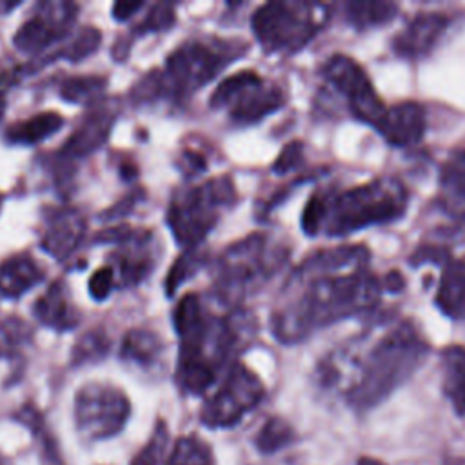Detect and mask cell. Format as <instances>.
Wrapping results in <instances>:
<instances>
[{
    "label": "cell",
    "instance_id": "9a60e30c",
    "mask_svg": "<svg viewBox=\"0 0 465 465\" xmlns=\"http://www.w3.org/2000/svg\"><path fill=\"white\" fill-rule=\"evenodd\" d=\"M427 129L425 109L418 102H400L387 109L380 127L376 129L387 143L396 147L416 145Z\"/></svg>",
    "mask_w": 465,
    "mask_h": 465
},
{
    "label": "cell",
    "instance_id": "b9f144b4",
    "mask_svg": "<svg viewBox=\"0 0 465 465\" xmlns=\"http://www.w3.org/2000/svg\"><path fill=\"white\" fill-rule=\"evenodd\" d=\"M0 203H2V198H0Z\"/></svg>",
    "mask_w": 465,
    "mask_h": 465
},
{
    "label": "cell",
    "instance_id": "ac0fdd59",
    "mask_svg": "<svg viewBox=\"0 0 465 465\" xmlns=\"http://www.w3.org/2000/svg\"><path fill=\"white\" fill-rule=\"evenodd\" d=\"M113 120H114V114L105 107H100L85 114L82 124L74 129V133L64 143V149H62L64 156L65 158L85 156L94 149H98L109 136Z\"/></svg>",
    "mask_w": 465,
    "mask_h": 465
},
{
    "label": "cell",
    "instance_id": "603a6c76",
    "mask_svg": "<svg viewBox=\"0 0 465 465\" xmlns=\"http://www.w3.org/2000/svg\"><path fill=\"white\" fill-rule=\"evenodd\" d=\"M62 125H64V118L58 113H53V111L38 113L27 120H20L9 125L5 133V140L9 143L33 145L45 140L53 133H56Z\"/></svg>",
    "mask_w": 465,
    "mask_h": 465
},
{
    "label": "cell",
    "instance_id": "4dcf8cb0",
    "mask_svg": "<svg viewBox=\"0 0 465 465\" xmlns=\"http://www.w3.org/2000/svg\"><path fill=\"white\" fill-rule=\"evenodd\" d=\"M202 263V256L196 252V249H189L187 252H183L176 262L174 265L171 267V272L167 276V282H165V289L169 294H173L176 291V287L185 280L189 278V274L193 271L198 269V265Z\"/></svg>",
    "mask_w": 465,
    "mask_h": 465
},
{
    "label": "cell",
    "instance_id": "e575fe53",
    "mask_svg": "<svg viewBox=\"0 0 465 465\" xmlns=\"http://www.w3.org/2000/svg\"><path fill=\"white\" fill-rule=\"evenodd\" d=\"M114 283V276H113V269L111 267H100L89 280V291L93 294V298L96 300H104L109 296L111 287Z\"/></svg>",
    "mask_w": 465,
    "mask_h": 465
},
{
    "label": "cell",
    "instance_id": "ffe728a7",
    "mask_svg": "<svg viewBox=\"0 0 465 465\" xmlns=\"http://www.w3.org/2000/svg\"><path fill=\"white\" fill-rule=\"evenodd\" d=\"M35 316L40 323L56 331H69L78 323V312L60 282L53 283L36 302Z\"/></svg>",
    "mask_w": 465,
    "mask_h": 465
},
{
    "label": "cell",
    "instance_id": "52a82bcc",
    "mask_svg": "<svg viewBox=\"0 0 465 465\" xmlns=\"http://www.w3.org/2000/svg\"><path fill=\"white\" fill-rule=\"evenodd\" d=\"M238 53L240 47L231 49V45L223 44L185 42L167 56L162 74L145 78L142 91L156 94L169 93L174 96L189 94L213 80Z\"/></svg>",
    "mask_w": 465,
    "mask_h": 465
},
{
    "label": "cell",
    "instance_id": "8d00e7d4",
    "mask_svg": "<svg viewBox=\"0 0 465 465\" xmlns=\"http://www.w3.org/2000/svg\"><path fill=\"white\" fill-rule=\"evenodd\" d=\"M140 7H143V4H140V2H116V4L113 5V15H114V18L122 20V18L131 16V15H133L134 11H138Z\"/></svg>",
    "mask_w": 465,
    "mask_h": 465
},
{
    "label": "cell",
    "instance_id": "1f68e13d",
    "mask_svg": "<svg viewBox=\"0 0 465 465\" xmlns=\"http://www.w3.org/2000/svg\"><path fill=\"white\" fill-rule=\"evenodd\" d=\"M167 445V430L163 423H158L151 440L145 443V447L134 456L133 465H158L160 458Z\"/></svg>",
    "mask_w": 465,
    "mask_h": 465
},
{
    "label": "cell",
    "instance_id": "e0dca14e",
    "mask_svg": "<svg viewBox=\"0 0 465 465\" xmlns=\"http://www.w3.org/2000/svg\"><path fill=\"white\" fill-rule=\"evenodd\" d=\"M438 203L449 216L465 222V149L456 151L441 165Z\"/></svg>",
    "mask_w": 465,
    "mask_h": 465
},
{
    "label": "cell",
    "instance_id": "44dd1931",
    "mask_svg": "<svg viewBox=\"0 0 465 465\" xmlns=\"http://www.w3.org/2000/svg\"><path fill=\"white\" fill-rule=\"evenodd\" d=\"M441 389L458 416H465V347L449 345L440 354Z\"/></svg>",
    "mask_w": 465,
    "mask_h": 465
},
{
    "label": "cell",
    "instance_id": "836d02e7",
    "mask_svg": "<svg viewBox=\"0 0 465 465\" xmlns=\"http://www.w3.org/2000/svg\"><path fill=\"white\" fill-rule=\"evenodd\" d=\"M174 22V11L173 5L169 4H154L151 13L145 16V20L142 22V29L145 31H156V29H163L169 27Z\"/></svg>",
    "mask_w": 465,
    "mask_h": 465
},
{
    "label": "cell",
    "instance_id": "6da1fadb",
    "mask_svg": "<svg viewBox=\"0 0 465 465\" xmlns=\"http://www.w3.org/2000/svg\"><path fill=\"white\" fill-rule=\"evenodd\" d=\"M365 245H340L305 258L291 274L271 316L282 343H296L340 320L371 311L381 296Z\"/></svg>",
    "mask_w": 465,
    "mask_h": 465
},
{
    "label": "cell",
    "instance_id": "ba28073f",
    "mask_svg": "<svg viewBox=\"0 0 465 465\" xmlns=\"http://www.w3.org/2000/svg\"><path fill=\"white\" fill-rule=\"evenodd\" d=\"M234 200L236 191L229 176H218L180 193L167 213V222L176 242L187 249H194L216 225L222 209L232 205Z\"/></svg>",
    "mask_w": 465,
    "mask_h": 465
},
{
    "label": "cell",
    "instance_id": "d6a6232c",
    "mask_svg": "<svg viewBox=\"0 0 465 465\" xmlns=\"http://www.w3.org/2000/svg\"><path fill=\"white\" fill-rule=\"evenodd\" d=\"M105 349H107V341L102 332H87V336L76 345L74 358L80 361L91 360V358L104 354Z\"/></svg>",
    "mask_w": 465,
    "mask_h": 465
},
{
    "label": "cell",
    "instance_id": "f1b7e54d",
    "mask_svg": "<svg viewBox=\"0 0 465 465\" xmlns=\"http://www.w3.org/2000/svg\"><path fill=\"white\" fill-rule=\"evenodd\" d=\"M29 334H31L29 327L18 318H9L2 322L0 323V356H7L16 347L24 345Z\"/></svg>",
    "mask_w": 465,
    "mask_h": 465
},
{
    "label": "cell",
    "instance_id": "d590c367",
    "mask_svg": "<svg viewBox=\"0 0 465 465\" xmlns=\"http://www.w3.org/2000/svg\"><path fill=\"white\" fill-rule=\"evenodd\" d=\"M302 143L300 142H292V143H287V147L280 153V156L276 158L272 169L276 173H287L291 169H294L300 162H302Z\"/></svg>",
    "mask_w": 465,
    "mask_h": 465
},
{
    "label": "cell",
    "instance_id": "9c48e42d",
    "mask_svg": "<svg viewBox=\"0 0 465 465\" xmlns=\"http://www.w3.org/2000/svg\"><path fill=\"white\" fill-rule=\"evenodd\" d=\"M285 104L283 91L254 71H240L225 78L211 96V105L227 109L236 124H254Z\"/></svg>",
    "mask_w": 465,
    "mask_h": 465
},
{
    "label": "cell",
    "instance_id": "d4e9b609",
    "mask_svg": "<svg viewBox=\"0 0 465 465\" xmlns=\"http://www.w3.org/2000/svg\"><path fill=\"white\" fill-rule=\"evenodd\" d=\"M162 352V341L154 332L149 331H131L125 334L122 341V358L140 363L151 365L158 360Z\"/></svg>",
    "mask_w": 465,
    "mask_h": 465
},
{
    "label": "cell",
    "instance_id": "60d3db41",
    "mask_svg": "<svg viewBox=\"0 0 465 465\" xmlns=\"http://www.w3.org/2000/svg\"><path fill=\"white\" fill-rule=\"evenodd\" d=\"M0 465H4V463H2V460H0Z\"/></svg>",
    "mask_w": 465,
    "mask_h": 465
},
{
    "label": "cell",
    "instance_id": "5b68a950",
    "mask_svg": "<svg viewBox=\"0 0 465 465\" xmlns=\"http://www.w3.org/2000/svg\"><path fill=\"white\" fill-rule=\"evenodd\" d=\"M289 258V249L267 234L256 232L231 245L218 260L216 292L238 302L271 280Z\"/></svg>",
    "mask_w": 465,
    "mask_h": 465
},
{
    "label": "cell",
    "instance_id": "f546056e",
    "mask_svg": "<svg viewBox=\"0 0 465 465\" xmlns=\"http://www.w3.org/2000/svg\"><path fill=\"white\" fill-rule=\"evenodd\" d=\"M100 45V31L96 27H84L60 53L71 60H82L84 56L96 51Z\"/></svg>",
    "mask_w": 465,
    "mask_h": 465
},
{
    "label": "cell",
    "instance_id": "2e32d148",
    "mask_svg": "<svg viewBox=\"0 0 465 465\" xmlns=\"http://www.w3.org/2000/svg\"><path fill=\"white\" fill-rule=\"evenodd\" d=\"M84 232H85V218L76 209H71V207L54 209L45 218L42 245L49 254L62 260L76 249Z\"/></svg>",
    "mask_w": 465,
    "mask_h": 465
},
{
    "label": "cell",
    "instance_id": "7a4b0ae2",
    "mask_svg": "<svg viewBox=\"0 0 465 465\" xmlns=\"http://www.w3.org/2000/svg\"><path fill=\"white\" fill-rule=\"evenodd\" d=\"M427 354V340L409 320L381 325L376 332H367L343 351L332 352L336 360L356 369V376L343 394L358 412L387 400L418 371Z\"/></svg>",
    "mask_w": 465,
    "mask_h": 465
},
{
    "label": "cell",
    "instance_id": "8992f818",
    "mask_svg": "<svg viewBox=\"0 0 465 465\" xmlns=\"http://www.w3.org/2000/svg\"><path fill=\"white\" fill-rule=\"evenodd\" d=\"M329 9L318 2H269L252 15V31L269 53H294L325 25Z\"/></svg>",
    "mask_w": 465,
    "mask_h": 465
},
{
    "label": "cell",
    "instance_id": "ab89813d",
    "mask_svg": "<svg viewBox=\"0 0 465 465\" xmlns=\"http://www.w3.org/2000/svg\"><path fill=\"white\" fill-rule=\"evenodd\" d=\"M4 111H5V98L0 94V118H2Z\"/></svg>",
    "mask_w": 465,
    "mask_h": 465
},
{
    "label": "cell",
    "instance_id": "74e56055",
    "mask_svg": "<svg viewBox=\"0 0 465 465\" xmlns=\"http://www.w3.org/2000/svg\"><path fill=\"white\" fill-rule=\"evenodd\" d=\"M183 167H189L191 173H198V171L205 169V162H203V158L198 153L185 151L183 153Z\"/></svg>",
    "mask_w": 465,
    "mask_h": 465
},
{
    "label": "cell",
    "instance_id": "7402d4cb",
    "mask_svg": "<svg viewBox=\"0 0 465 465\" xmlns=\"http://www.w3.org/2000/svg\"><path fill=\"white\" fill-rule=\"evenodd\" d=\"M44 278L42 267L29 254H15L0 263V292L16 298L40 283Z\"/></svg>",
    "mask_w": 465,
    "mask_h": 465
},
{
    "label": "cell",
    "instance_id": "3957f363",
    "mask_svg": "<svg viewBox=\"0 0 465 465\" xmlns=\"http://www.w3.org/2000/svg\"><path fill=\"white\" fill-rule=\"evenodd\" d=\"M409 205L405 185L380 176L351 189L314 193L302 213V229L309 236H345L369 225L400 220Z\"/></svg>",
    "mask_w": 465,
    "mask_h": 465
},
{
    "label": "cell",
    "instance_id": "4316f807",
    "mask_svg": "<svg viewBox=\"0 0 465 465\" xmlns=\"http://www.w3.org/2000/svg\"><path fill=\"white\" fill-rule=\"evenodd\" d=\"M292 440H294L292 427L285 420L272 416L262 425V429L258 430V434L254 438V443L260 452L272 454V452L283 449L285 445H289Z\"/></svg>",
    "mask_w": 465,
    "mask_h": 465
},
{
    "label": "cell",
    "instance_id": "83f0119b",
    "mask_svg": "<svg viewBox=\"0 0 465 465\" xmlns=\"http://www.w3.org/2000/svg\"><path fill=\"white\" fill-rule=\"evenodd\" d=\"M104 87H105V78L102 76H74L62 84L60 94L65 100L76 104V102L91 100L93 96L100 94Z\"/></svg>",
    "mask_w": 465,
    "mask_h": 465
},
{
    "label": "cell",
    "instance_id": "30bf717a",
    "mask_svg": "<svg viewBox=\"0 0 465 465\" xmlns=\"http://www.w3.org/2000/svg\"><path fill=\"white\" fill-rule=\"evenodd\" d=\"M129 411L127 396L107 383H87L74 398L76 427L91 440H104L120 432Z\"/></svg>",
    "mask_w": 465,
    "mask_h": 465
},
{
    "label": "cell",
    "instance_id": "8fae6325",
    "mask_svg": "<svg viewBox=\"0 0 465 465\" xmlns=\"http://www.w3.org/2000/svg\"><path fill=\"white\" fill-rule=\"evenodd\" d=\"M323 80L334 87L347 102V107L354 118L380 127L387 107L376 94L367 73L356 60L345 54H332L322 67Z\"/></svg>",
    "mask_w": 465,
    "mask_h": 465
},
{
    "label": "cell",
    "instance_id": "5bb4252c",
    "mask_svg": "<svg viewBox=\"0 0 465 465\" xmlns=\"http://www.w3.org/2000/svg\"><path fill=\"white\" fill-rule=\"evenodd\" d=\"M450 16L438 11H423L414 15L403 29L392 38V51L409 60L427 56L445 35Z\"/></svg>",
    "mask_w": 465,
    "mask_h": 465
},
{
    "label": "cell",
    "instance_id": "484cf974",
    "mask_svg": "<svg viewBox=\"0 0 465 465\" xmlns=\"http://www.w3.org/2000/svg\"><path fill=\"white\" fill-rule=\"evenodd\" d=\"M167 465H214V461L203 440L196 436H183L174 443L167 458Z\"/></svg>",
    "mask_w": 465,
    "mask_h": 465
},
{
    "label": "cell",
    "instance_id": "7c38bea8",
    "mask_svg": "<svg viewBox=\"0 0 465 465\" xmlns=\"http://www.w3.org/2000/svg\"><path fill=\"white\" fill-rule=\"evenodd\" d=\"M263 398V383L243 363H232L220 389L205 401L200 418L207 427H231Z\"/></svg>",
    "mask_w": 465,
    "mask_h": 465
},
{
    "label": "cell",
    "instance_id": "4fadbf2b",
    "mask_svg": "<svg viewBox=\"0 0 465 465\" xmlns=\"http://www.w3.org/2000/svg\"><path fill=\"white\" fill-rule=\"evenodd\" d=\"M76 18V5L71 2H42L20 25L15 45L25 53H36L60 40Z\"/></svg>",
    "mask_w": 465,
    "mask_h": 465
},
{
    "label": "cell",
    "instance_id": "cb8c5ba5",
    "mask_svg": "<svg viewBox=\"0 0 465 465\" xmlns=\"http://www.w3.org/2000/svg\"><path fill=\"white\" fill-rule=\"evenodd\" d=\"M398 13V4L383 0H352L345 4L347 22L363 31L376 25H383Z\"/></svg>",
    "mask_w": 465,
    "mask_h": 465
},
{
    "label": "cell",
    "instance_id": "f35d334b",
    "mask_svg": "<svg viewBox=\"0 0 465 465\" xmlns=\"http://www.w3.org/2000/svg\"><path fill=\"white\" fill-rule=\"evenodd\" d=\"M356 465H385V463L381 460H376L371 456H361V458H358Z\"/></svg>",
    "mask_w": 465,
    "mask_h": 465
},
{
    "label": "cell",
    "instance_id": "d6986e66",
    "mask_svg": "<svg viewBox=\"0 0 465 465\" xmlns=\"http://www.w3.org/2000/svg\"><path fill=\"white\" fill-rule=\"evenodd\" d=\"M436 305L445 316L465 320V258H447L443 262Z\"/></svg>",
    "mask_w": 465,
    "mask_h": 465
},
{
    "label": "cell",
    "instance_id": "277c9868",
    "mask_svg": "<svg viewBox=\"0 0 465 465\" xmlns=\"http://www.w3.org/2000/svg\"><path fill=\"white\" fill-rule=\"evenodd\" d=\"M174 327L180 336L176 380L191 394L205 392L227 358L249 336L247 322L240 314L213 318L196 294L180 300L174 309Z\"/></svg>",
    "mask_w": 465,
    "mask_h": 465
}]
</instances>
